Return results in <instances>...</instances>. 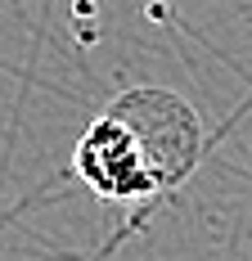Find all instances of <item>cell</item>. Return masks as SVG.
I'll list each match as a JSON object with an SVG mask.
<instances>
[{
  "label": "cell",
  "instance_id": "obj_1",
  "mask_svg": "<svg viewBox=\"0 0 252 261\" xmlns=\"http://www.w3.org/2000/svg\"><path fill=\"white\" fill-rule=\"evenodd\" d=\"M104 108L113 117H122L131 126V135L140 140L162 198H171L180 185L198 171L207 135H203L198 108L185 95L167 90V86H131L122 95H113Z\"/></svg>",
  "mask_w": 252,
  "mask_h": 261
},
{
  "label": "cell",
  "instance_id": "obj_2",
  "mask_svg": "<svg viewBox=\"0 0 252 261\" xmlns=\"http://www.w3.org/2000/svg\"><path fill=\"white\" fill-rule=\"evenodd\" d=\"M72 171H77V180L108 207H144V203L162 198L140 140L108 108L95 113L90 126L81 130V140L72 149Z\"/></svg>",
  "mask_w": 252,
  "mask_h": 261
}]
</instances>
